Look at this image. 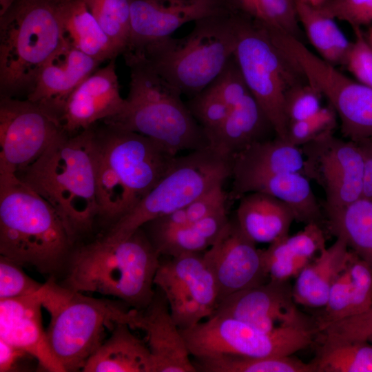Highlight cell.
I'll use <instances>...</instances> for the list:
<instances>
[{
	"instance_id": "8992f818",
	"label": "cell",
	"mask_w": 372,
	"mask_h": 372,
	"mask_svg": "<svg viewBox=\"0 0 372 372\" xmlns=\"http://www.w3.org/2000/svg\"><path fill=\"white\" fill-rule=\"evenodd\" d=\"M125 60L130 69L125 104L105 123L144 135L174 155L210 147L182 94L143 61Z\"/></svg>"
},
{
	"instance_id": "8fae6325",
	"label": "cell",
	"mask_w": 372,
	"mask_h": 372,
	"mask_svg": "<svg viewBox=\"0 0 372 372\" xmlns=\"http://www.w3.org/2000/svg\"><path fill=\"white\" fill-rule=\"evenodd\" d=\"M180 330L194 358L223 354L249 357L286 356L314 344V327H288L271 331L218 315Z\"/></svg>"
},
{
	"instance_id": "277c9868",
	"label": "cell",
	"mask_w": 372,
	"mask_h": 372,
	"mask_svg": "<svg viewBox=\"0 0 372 372\" xmlns=\"http://www.w3.org/2000/svg\"><path fill=\"white\" fill-rule=\"evenodd\" d=\"M74 243L47 200L17 175L0 176V255L57 280Z\"/></svg>"
},
{
	"instance_id": "ba28073f",
	"label": "cell",
	"mask_w": 372,
	"mask_h": 372,
	"mask_svg": "<svg viewBox=\"0 0 372 372\" xmlns=\"http://www.w3.org/2000/svg\"><path fill=\"white\" fill-rule=\"evenodd\" d=\"M1 96L31 90L37 74L64 39L56 0H17L0 17Z\"/></svg>"
},
{
	"instance_id": "4316f807",
	"label": "cell",
	"mask_w": 372,
	"mask_h": 372,
	"mask_svg": "<svg viewBox=\"0 0 372 372\" xmlns=\"http://www.w3.org/2000/svg\"><path fill=\"white\" fill-rule=\"evenodd\" d=\"M231 163L234 189L261 176L289 172L302 173L304 156L300 147L276 136L250 145L233 157Z\"/></svg>"
},
{
	"instance_id": "7bdbcfd3",
	"label": "cell",
	"mask_w": 372,
	"mask_h": 372,
	"mask_svg": "<svg viewBox=\"0 0 372 372\" xmlns=\"http://www.w3.org/2000/svg\"><path fill=\"white\" fill-rule=\"evenodd\" d=\"M323 96L309 81L291 89L285 99V114L289 124L307 118L323 106Z\"/></svg>"
},
{
	"instance_id": "d4e9b609",
	"label": "cell",
	"mask_w": 372,
	"mask_h": 372,
	"mask_svg": "<svg viewBox=\"0 0 372 372\" xmlns=\"http://www.w3.org/2000/svg\"><path fill=\"white\" fill-rule=\"evenodd\" d=\"M277 136L265 112L249 93L232 108L209 140L210 147L232 160L250 145Z\"/></svg>"
},
{
	"instance_id": "484cf974",
	"label": "cell",
	"mask_w": 372,
	"mask_h": 372,
	"mask_svg": "<svg viewBox=\"0 0 372 372\" xmlns=\"http://www.w3.org/2000/svg\"><path fill=\"white\" fill-rule=\"evenodd\" d=\"M239 200L235 220L256 244L269 245L289 236L295 216L287 204L260 192L247 193Z\"/></svg>"
},
{
	"instance_id": "7c38bea8",
	"label": "cell",
	"mask_w": 372,
	"mask_h": 372,
	"mask_svg": "<svg viewBox=\"0 0 372 372\" xmlns=\"http://www.w3.org/2000/svg\"><path fill=\"white\" fill-rule=\"evenodd\" d=\"M64 132L59 118L43 107L1 96L0 176L17 175Z\"/></svg>"
},
{
	"instance_id": "5bb4252c",
	"label": "cell",
	"mask_w": 372,
	"mask_h": 372,
	"mask_svg": "<svg viewBox=\"0 0 372 372\" xmlns=\"http://www.w3.org/2000/svg\"><path fill=\"white\" fill-rule=\"evenodd\" d=\"M203 253L161 259L155 276V287L166 297L180 330L209 318L218 302L216 282Z\"/></svg>"
},
{
	"instance_id": "5b68a950",
	"label": "cell",
	"mask_w": 372,
	"mask_h": 372,
	"mask_svg": "<svg viewBox=\"0 0 372 372\" xmlns=\"http://www.w3.org/2000/svg\"><path fill=\"white\" fill-rule=\"evenodd\" d=\"M194 23L183 37L170 36L123 54L143 61L182 95L192 97L210 85L234 56L238 12Z\"/></svg>"
},
{
	"instance_id": "681fc988",
	"label": "cell",
	"mask_w": 372,
	"mask_h": 372,
	"mask_svg": "<svg viewBox=\"0 0 372 372\" xmlns=\"http://www.w3.org/2000/svg\"><path fill=\"white\" fill-rule=\"evenodd\" d=\"M364 161V180L362 196L372 198V138L356 143Z\"/></svg>"
},
{
	"instance_id": "e575fe53",
	"label": "cell",
	"mask_w": 372,
	"mask_h": 372,
	"mask_svg": "<svg viewBox=\"0 0 372 372\" xmlns=\"http://www.w3.org/2000/svg\"><path fill=\"white\" fill-rule=\"evenodd\" d=\"M315 372H372V344L316 337Z\"/></svg>"
},
{
	"instance_id": "ffe728a7",
	"label": "cell",
	"mask_w": 372,
	"mask_h": 372,
	"mask_svg": "<svg viewBox=\"0 0 372 372\" xmlns=\"http://www.w3.org/2000/svg\"><path fill=\"white\" fill-rule=\"evenodd\" d=\"M100 63L64 37L39 70L27 99L43 107L60 120L68 97L97 70Z\"/></svg>"
},
{
	"instance_id": "d6986e66",
	"label": "cell",
	"mask_w": 372,
	"mask_h": 372,
	"mask_svg": "<svg viewBox=\"0 0 372 372\" xmlns=\"http://www.w3.org/2000/svg\"><path fill=\"white\" fill-rule=\"evenodd\" d=\"M130 327L145 334L152 372H196L180 328L161 289L156 287L154 298L146 308L135 309Z\"/></svg>"
},
{
	"instance_id": "60d3db41",
	"label": "cell",
	"mask_w": 372,
	"mask_h": 372,
	"mask_svg": "<svg viewBox=\"0 0 372 372\" xmlns=\"http://www.w3.org/2000/svg\"><path fill=\"white\" fill-rule=\"evenodd\" d=\"M337 125L338 116L333 108L329 105L323 106L315 114L289 123L287 141L301 147L324 134L334 132Z\"/></svg>"
},
{
	"instance_id": "d590c367",
	"label": "cell",
	"mask_w": 372,
	"mask_h": 372,
	"mask_svg": "<svg viewBox=\"0 0 372 372\" xmlns=\"http://www.w3.org/2000/svg\"><path fill=\"white\" fill-rule=\"evenodd\" d=\"M196 372H315L313 364L291 355L249 357L223 354L194 358Z\"/></svg>"
},
{
	"instance_id": "bcb514c9",
	"label": "cell",
	"mask_w": 372,
	"mask_h": 372,
	"mask_svg": "<svg viewBox=\"0 0 372 372\" xmlns=\"http://www.w3.org/2000/svg\"><path fill=\"white\" fill-rule=\"evenodd\" d=\"M209 86L231 110L250 93L234 56Z\"/></svg>"
},
{
	"instance_id": "d6a6232c",
	"label": "cell",
	"mask_w": 372,
	"mask_h": 372,
	"mask_svg": "<svg viewBox=\"0 0 372 372\" xmlns=\"http://www.w3.org/2000/svg\"><path fill=\"white\" fill-rule=\"evenodd\" d=\"M324 211L325 227L372 268V198Z\"/></svg>"
},
{
	"instance_id": "836d02e7",
	"label": "cell",
	"mask_w": 372,
	"mask_h": 372,
	"mask_svg": "<svg viewBox=\"0 0 372 372\" xmlns=\"http://www.w3.org/2000/svg\"><path fill=\"white\" fill-rule=\"evenodd\" d=\"M295 1L299 23L320 57L334 66L344 65L351 42L338 26L335 19L324 14L316 6Z\"/></svg>"
},
{
	"instance_id": "f907efd6",
	"label": "cell",
	"mask_w": 372,
	"mask_h": 372,
	"mask_svg": "<svg viewBox=\"0 0 372 372\" xmlns=\"http://www.w3.org/2000/svg\"><path fill=\"white\" fill-rule=\"evenodd\" d=\"M17 0H0V17L3 16Z\"/></svg>"
},
{
	"instance_id": "ab89813d",
	"label": "cell",
	"mask_w": 372,
	"mask_h": 372,
	"mask_svg": "<svg viewBox=\"0 0 372 372\" xmlns=\"http://www.w3.org/2000/svg\"><path fill=\"white\" fill-rule=\"evenodd\" d=\"M187 105L194 118L204 130L209 142L231 110L209 86L192 96Z\"/></svg>"
},
{
	"instance_id": "7a4b0ae2",
	"label": "cell",
	"mask_w": 372,
	"mask_h": 372,
	"mask_svg": "<svg viewBox=\"0 0 372 372\" xmlns=\"http://www.w3.org/2000/svg\"><path fill=\"white\" fill-rule=\"evenodd\" d=\"M161 256L141 227L128 237H103L74 248L59 283L73 291L113 296L142 310L152 300Z\"/></svg>"
},
{
	"instance_id": "603a6c76",
	"label": "cell",
	"mask_w": 372,
	"mask_h": 372,
	"mask_svg": "<svg viewBox=\"0 0 372 372\" xmlns=\"http://www.w3.org/2000/svg\"><path fill=\"white\" fill-rule=\"evenodd\" d=\"M371 306L372 268L351 250L347 265L331 287L325 305L313 317L318 332Z\"/></svg>"
},
{
	"instance_id": "1f68e13d",
	"label": "cell",
	"mask_w": 372,
	"mask_h": 372,
	"mask_svg": "<svg viewBox=\"0 0 372 372\" xmlns=\"http://www.w3.org/2000/svg\"><path fill=\"white\" fill-rule=\"evenodd\" d=\"M229 221L225 207L191 225L145 233L161 256L176 257L206 251L216 242Z\"/></svg>"
},
{
	"instance_id": "ee69618b",
	"label": "cell",
	"mask_w": 372,
	"mask_h": 372,
	"mask_svg": "<svg viewBox=\"0 0 372 372\" xmlns=\"http://www.w3.org/2000/svg\"><path fill=\"white\" fill-rule=\"evenodd\" d=\"M317 336L328 339L364 341L372 344V306L358 315L333 322Z\"/></svg>"
},
{
	"instance_id": "e0dca14e",
	"label": "cell",
	"mask_w": 372,
	"mask_h": 372,
	"mask_svg": "<svg viewBox=\"0 0 372 372\" xmlns=\"http://www.w3.org/2000/svg\"><path fill=\"white\" fill-rule=\"evenodd\" d=\"M203 256L214 276L218 302L234 293L269 280L262 249L241 231L236 220H229Z\"/></svg>"
},
{
	"instance_id": "83f0119b",
	"label": "cell",
	"mask_w": 372,
	"mask_h": 372,
	"mask_svg": "<svg viewBox=\"0 0 372 372\" xmlns=\"http://www.w3.org/2000/svg\"><path fill=\"white\" fill-rule=\"evenodd\" d=\"M351 250L344 240L324 248L296 277L292 287L297 304L310 308H322L333 283L347 265Z\"/></svg>"
},
{
	"instance_id": "44dd1931",
	"label": "cell",
	"mask_w": 372,
	"mask_h": 372,
	"mask_svg": "<svg viewBox=\"0 0 372 372\" xmlns=\"http://www.w3.org/2000/svg\"><path fill=\"white\" fill-rule=\"evenodd\" d=\"M125 99L121 95L114 59L86 78L65 102L60 121L64 131L74 134L119 114Z\"/></svg>"
},
{
	"instance_id": "f546056e",
	"label": "cell",
	"mask_w": 372,
	"mask_h": 372,
	"mask_svg": "<svg viewBox=\"0 0 372 372\" xmlns=\"http://www.w3.org/2000/svg\"><path fill=\"white\" fill-rule=\"evenodd\" d=\"M131 329L125 322H116L110 335L88 358L81 371L152 372L150 351Z\"/></svg>"
},
{
	"instance_id": "4dcf8cb0",
	"label": "cell",
	"mask_w": 372,
	"mask_h": 372,
	"mask_svg": "<svg viewBox=\"0 0 372 372\" xmlns=\"http://www.w3.org/2000/svg\"><path fill=\"white\" fill-rule=\"evenodd\" d=\"M64 37L100 63L119 54L83 0H56Z\"/></svg>"
},
{
	"instance_id": "c3c4849f",
	"label": "cell",
	"mask_w": 372,
	"mask_h": 372,
	"mask_svg": "<svg viewBox=\"0 0 372 372\" xmlns=\"http://www.w3.org/2000/svg\"><path fill=\"white\" fill-rule=\"evenodd\" d=\"M25 357H31L25 351L19 349L0 340V371H14L19 361Z\"/></svg>"
},
{
	"instance_id": "cb8c5ba5",
	"label": "cell",
	"mask_w": 372,
	"mask_h": 372,
	"mask_svg": "<svg viewBox=\"0 0 372 372\" xmlns=\"http://www.w3.org/2000/svg\"><path fill=\"white\" fill-rule=\"evenodd\" d=\"M252 192L268 194L287 204L293 211L297 222L325 226L324 214L311 189L310 180L301 172L258 176L232 189L229 196L230 199L236 200Z\"/></svg>"
},
{
	"instance_id": "7dc6e473",
	"label": "cell",
	"mask_w": 372,
	"mask_h": 372,
	"mask_svg": "<svg viewBox=\"0 0 372 372\" xmlns=\"http://www.w3.org/2000/svg\"><path fill=\"white\" fill-rule=\"evenodd\" d=\"M355 40L351 42L344 66L358 82L372 89V48L362 28H353Z\"/></svg>"
},
{
	"instance_id": "52a82bcc",
	"label": "cell",
	"mask_w": 372,
	"mask_h": 372,
	"mask_svg": "<svg viewBox=\"0 0 372 372\" xmlns=\"http://www.w3.org/2000/svg\"><path fill=\"white\" fill-rule=\"evenodd\" d=\"M50 314L46 330L50 348L65 372L81 371L105 340L106 329L132 323L134 309L121 300L94 298L47 279L39 291Z\"/></svg>"
},
{
	"instance_id": "f6af8a7d",
	"label": "cell",
	"mask_w": 372,
	"mask_h": 372,
	"mask_svg": "<svg viewBox=\"0 0 372 372\" xmlns=\"http://www.w3.org/2000/svg\"><path fill=\"white\" fill-rule=\"evenodd\" d=\"M318 7L324 14L352 28L372 23V0H327Z\"/></svg>"
},
{
	"instance_id": "b9f144b4",
	"label": "cell",
	"mask_w": 372,
	"mask_h": 372,
	"mask_svg": "<svg viewBox=\"0 0 372 372\" xmlns=\"http://www.w3.org/2000/svg\"><path fill=\"white\" fill-rule=\"evenodd\" d=\"M21 265L0 255V300L37 293L43 283L30 278Z\"/></svg>"
},
{
	"instance_id": "9c48e42d",
	"label": "cell",
	"mask_w": 372,
	"mask_h": 372,
	"mask_svg": "<svg viewBox=\"0 0 372 372\" xmlns=\"http://www.w3.org/2000/svg\"><path fill=\"white\" fill-rule=\"evenodd\" d=\"M237 12L234 58L250 93L271 121L276 136L287 140L286 95L308 80L299 65L274 43L265 27Z\"/></svg>"
},
{
	"instance_id": "30bf717a",
	"label": "cell",
	"mask_w": 372,
	"mask_h": 372,
	"mask_svg": "<svg viewBox=\"0 0 372 372\" xmlns=\"http://www.w3.org/2000/svg\"><path fill=\"white\" fill-rule=\"evenodd\" d=\"M231 160L211 147L178 156L171 169L103 238L124 239L145 223L191 203L231 175Z\"/></svg>"
},
{
	"instance_id": "2e32d148",
	"label": "cell",
	"mask_w": 372,
	"mask_h": 372,
	"mask_svg": "<svg viewBox=\"0 0 372 372\" xmlns=\"http://www.w3.org/2000/svg\"><path fill=\"white\" fill-rule=\"evenodd\" d=\"M211 315L231 318L266 331L288 327L317 329L314 318L297 308L289 280H269L234 293L221 300Z\"/></svg>"
},
{
	"instance_id": "ac0fdd59",
	"label": "cell",
	"mask_w": 372,
	"mask_h": 372,
	"mask_svg": "<svg viewBox=\"0 0 372 372\" xmlns=\"http://www.w3.org/2000/svg\"><path fill=\"white\" fill-rule=\"evenodd\" d=\"M131 32L125 51L172 36L183 25L232 10L229 0H130Z\"/></svg>"
},
{
	"instance_id": "f35d334b",
	"label": "cell",
	"mask_w": 372,
	"mask_h": 372,
	"mask_svg": "<svg viewBox=\"0 0 372 372\" xmlns=\"http://www.w3.org/2000/svg\"><path fill=\"white\" fill-rule=\"evenodd\" d=\"M119 54L126 50L130 39V0H83Z\"/></svg>"
},
{
	"instance_id": "74e56055",
	"label": "cell",
	"mask_w": 372,
	"mask_h": 372,
	"mask_svg": "<svg viewBox=\"0 0 372 372\" xmlns=\"http://www.w3.org/2000/svg\"><path fill=\"white\" fill-rule=\"evenodd\" d=\"M218 184L183 207L149 221L142 228L146 233L179 228L197 223L227 207L229 196Z\"/></svg>"
},
{
	"instance_id": "7402d4cb",
	"label": "cell",
	"mask_w": 372,
	"mask_h": 372,
	"mask_svg": "<svg viewBox=\"0 0 372 372\" xmlns=\"http://www.w3.org/2000/svg\"><path fill=\"white\" fill-rule=\"evenodd\" d=\"M39 291L0 300V340L27 353L48 371L65 372L48 342Z\"/></svg>"
},
{
	"instance_id": "8d00e7d4",
	"label": "cell",
	"mask_w": 372,
	"mask_h": 372,
	"mask_svg": "<svg viewBox=\"0 0 372 372\" xmlns=\"http://www.w3.org/2000/svg\"><path fill=\"white\" fill-rule=\"evenodd\" d=\"M232 9L268 29L301 41L295 0H229Z\"/></svg>"
},
{
	"instance_id": "4fadbf2b",
	"label": "cell",
	"mask_w": 372,
	"mask_h": 372,
	"mask_svg": "<svg viewBox=\"0 0 372 372\" xmlns=\"http://www.w3.org/2000/svg\"><path fill=\"white\" fill-rule=\"evenodd\" d=\"M300 148L304 156L302 174L324 192V211L343 207L362 196L364 161L356 143L332 132Z\"/></svg>"
},
{
	"instance_id": "816d5d0a",
	"label": "cell",
	"mask_w": 372,
	"mask_h": 372,
	"mask_svg": "<svg viewBox=\"0 0 372 372\" xmlns=\"http://www.w3.org/2000/svg\"><path fill=\"white\" fill-rule=\"evenodd\" d=\"M313 6H320L327 0H298Z\"/></svg>"
},
{
	"instance_id": "f5cc1de1",
	"label": "cell",
	"mask_w": 372,
	"mask_h": 372,
	"mask_svg": "<svg viewBox=\"0 0 372 372\" xmlns=\"http://www.w3.org/2000/svg\"><path fill=\"white\" fill-rule=\"evenodd\" d=\"M364 37L372 48V26L369 27L366 32H364Z\"/></svg>"
},
{
	"instance_id": "3957f363",
	"label": "cell",
	"mask_w": 372,
	"mask_h": 372,
	"mask_svg": "<svg viewBox=\"0 0 372 372\" xmlns=\"http://www.w3.org/2000/svg\"><path fill=\"white\" fill-rule=\"evenodd\" d=\"M98 218L108 229L174 166L178 156L141 134L105 124L95 130Z\"/></svg>"
},
{
	"instance_id": "6da1fadb",
	"label": "cell",
	"mask_w": 372,
	"mask_h": 372,
	"mask_svg": "<svg viewBox=\"0 0 372 372\" xmlns=\"http://www.w3.org/2000/svg\"><path fill=\"white\" fill-rule=\"evenodd\" d=\"M17 176L52 206L74 242L92 230L99 214L92 127L64 132Z\"/></svg>"
},
{
	"instance_id": "9a60e30c",
	"label": "cell",
	"mask_w": 372,
	"mask_h": 372,
	"mask_svg": "<svg viewBox=\"0 0 372 372\" xmlns=\"http://www.w3.org/2000/svg\"><path fill=\"white\" fill-rule=\"evenodd\" d=\"M293 57L335 110L343 137L355 143L371 138L372 89L349 78L305 45L298 46Z\"/></svg>"
},
{
	"instance_id": "f1b7e54d",
	"label": "cell",
	"mask_w": 372,
	"mask_h": 372,
	"mask_svg": "<svg viewBox=\"0 0 372 372\" xmlns=\"http://www.w3.org/2000/svg\"><path fill=\"white\" fill-rule=\"evenodd\" d=\"M325 247L324 227L315 223L305 225L296 234L269 244L267 249H262L269 279L287 281L296 277Z\"/></svg>"
}]
</instances>
